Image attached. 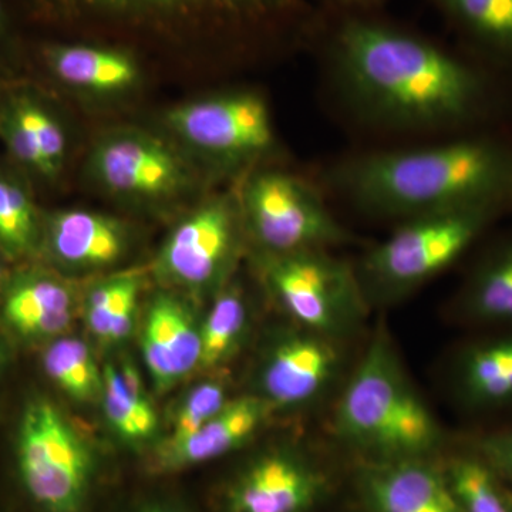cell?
<instances>
[{
  "mask_svg": "<svg viewBox=\"0 0 512 512\" xmlns=\"http://www.w3.org/2000/svg\"><path fill=\"white\" fill-rule=\"evenodd\" d=\"M340 100L367 124L450 136L507 126L512 77L382 10H316L311 36Z\"/></svg>",
  "mask_w": 512,
  "mask_h": 512,
  "instance_id": "cell-1",
  "label": "cell"
},
{
  "mask_svg": "<svg viewBox=\"0 0 512 512\" xmlns=\"http://www.w3.org/2000/svg\"><path fill=\"white\" fill-rule=\"evenodd\" d=\"M325 184L356 210L402 221L463 205L512 204V126L346 158L329 168Z\"/></svg>",
  "mask_w": 512,
  "mask_h": 512,
  "instance_id": "cell-2",
  "label": "cell"
},
{
  "mask_svg": "<svg viewBox=\"0 0 512 512\" xmlns=\"http://www.w3.org/2000/svg\"><path fill=\"white\" fill-rule=\"evenodd\" d=\"M60 23L171 43L254 46L309 37L306 0H39Z\"/></svg>",
  "mask_w": 512,
  "mask_h": 512,
  "instance_id": "cell-3",
  "label": "cell"
},
{
  "mask_svg": "<svg viewBox=\"0 0 512 512\" xmlns=\"http://www.w3.org/2000/svg\"><path fill=\"white\" fill-rule=\"evenodd\" d=\"M333 424L343 443L373 463L426 458L443 437L386 332L367 346L340 396Z\"/></svg>",
  "mask_w": 512,
  "mask_h": 512,
  "instance_id": "cell-4",
  "label": "cell"
},
{
  "mask_svg": "<svg viewBox=\"0 0 512 512\" xmlns=\"http://www.w3.org/2000/svg\"><path fill=\"white\" fill-rule=\"evenodd\" d=\"M508 214V202H483L404 220L355 266L367 303L396 302L410 295L446 271Z\"/></svg>",
  "mask_w": 512,
  "mask_h": 512,
  "instance_id": "cell-5",
  "label": "cell"
},
{
  "mask_svg": "<svg viewBox=\"0 0 512 512\" xmlns=\"http://www.w3.org/2000/svg\"><path fill=\"white\" fill-rule=\"evenodd\" d=\"M254 261L272 298L301 328L338 340L365 318L369 303L355 266L329 249L255 251Z\"/></svg>",
  "mask_w": 512,
  "mask_h": 512,
  "instance_id": "cell-6",
  "label": "cell"
},
{
  "mask_svg": "<svg viewBox=\"0 0 512 512\" xmlns=\"http://www.w3.org/2000/svg\"><path fill=\"white\" fill-rule=\"evenodd\" d=\"M16 467L26 494L43 512H82L96 458L86 437L46 397H32L16 431Z\"/></svg>",
  "mask_w": 512,
  "mask_h": 512,
  "instance_id": "cell-7",
  "label": "cell"
},
{
  "mask_svg": "<svg viewBox=\"0 0 512 512\" xmlns=\"http://www.w3.org/2000/svg\"><path fill=\"white\" fill-rule=\"evenodd\" d=\"M238 200L255 251L286 254L349 241L318 188L298 175L256 168L245 177Z\"/></svg>",
  "mask_w": 512,
  "mask_h": 512,
  "instance_id": "cell-8",
  "label": "cell"
},
{
  "mask_svg": "<svg viewBox=\"0 0 512 512\" xmlns=\"http://www.w3.org/2000/svg\"><path fill=\"white\" fill-rule=\"evenodd\" d=\"M165 124L194 153L224 171H254L278 146L268 103L251 90L181 104L165 114Z\"/></svg>",
  "mask_w": 512,
  "mask_h": 512,
  "instance_id": "cell-9",
  "label": "cell"
},
{
  "mask_svg": "<svg viewBox=\"0 0 512 512\" xmlns=\"http://www.w3.org/2000/svg\"><path fill=\"white\" fill-rule=\"evenodd\" d=\"M247 232L237 194L202 202L165 239L154 272L164 284L217 295L229 284Z\"/></svg>",
  "mask_w": 512,
  "mask_h": 512,
  "instance_id": "cell-10",
  "label": "cell"
},
{
  "mask_svg": "<svg viewBox=\"0 0 512 512\" xmlns=\"http://www.w3.org/2000/svg\"><path fill=\"white\" fill-rule=\"evenodd\" d=\"M87 173L101 190L140 204L173 201L190 187V167L160 138L138 130L113 131L94 144Z\"/></svg>",
  "mask_w": 512,
  "mask_h": 512,
  "instance_id": "cell-11",
  "label": "cell"
},
{
  "mask_svg": "<svg viewBox=\"0 0 512 512\" xmlns=\"http://www.w3.org/2000/svg\"><path fill=\"white\" fill-rule=\"evenodd\" d=\"M335 342L301 326L282 333L266 349L255 394L274 410L316 402L338 376L340 355Z\"/></svg>",
  "mask_w": 512,
  "mask_h": 512,
  "instance_id": "cell-12",
  "label": "cell"
},
{
  "mask_svg": "<svg viewBox=\"0 0 512 512\" xmlns=\"http://www.w3.org/2000/svg\"><path fill=\"white\" fill-rule=\"evenodd\" d=\"M325 480L308 457L292 448L259 454L242 468L225 494L227 512H308Z\"/></svg>",
  "mask_w": 512,
  "mask_h": 512,
  "instance_id": "cell-13",
  "label": "cell"
},
{
  "mask_svg": "<svg viewBox=\"0 0 512 512\" xmlns=\"http://www.w3.org/2000/svg\"><path fill=\"white\" fill-rule=\"evenodd\" d=\"M130 248V228L110 215L84 210L43 215L40 254L60 271H104L123 261Z\"/></svg>",
  "mask_w": 512,
  "mask_h": 512,
  "instance_id": "cell-14",
  "label": "cell"
},
{
  "mask_svg": "<svg viewBox=\"0 0 512 512\" xmlns=\"http://www.w3.org/2000/svg\"><path fill=\"white\" fill-rule=\"evenodd\" d=\"M140 345L154 389L167 392L200 369L201 323L180 296L158 292L144 313Z\"/></svg>",
  "mask_w": 512,
  "mask_h": 512,
  "instance_id": "cell-15",
  "label": "cell"
},
{
  "mask_svg": "<svg viewBox=\"0 0 512 512\" xmlns=\"http://www.w3.org/2000/svg\"><path fill=\"white\" fill-rule=\"evenodd\" d=\"M74 312L72 286L45 268L30 266L9 274L0 293L3 323L20 339L60 338L72 326Z\"/></svg>",
  "mask_w": 512,
  "mask_h": 512,
  "instance_id": "cell-16",
  "label": "cell"
},
{
  "mask_svg": "<svg viewBox=\"0 0 512 512\" xmlns=\"http://www.w3.org/2000/svg\"><path fill=\"white\" fill-rule=\"evenodd\" d=\"M47 70L70 89L90 96L131 92L143 69L133 50L94 40H53L40 49Z\"/></svg>",
  "mask_w": 512,
  "mask_h": 512,
  "instance_id": "cell-17",
  "label": "cell"
},
{
  "mask_svg": "<svg viewBox=\"0 0 512 512\" xmlns=\"http://www.w3.org/2000/svg\"><path fill=\"white\" fill-rule=\"evenodd\" d=\"M0 138L10 156L33 177L53 183L67 157L66 131L49 107L29 92L0 104Z\"/></svg>",
  "mask_w": 512,
  "mask_h": 512,
  "instance_id": "cell-18",
  "label": "cell"
},
{
  "mask_svg": "<svg viewBox=\"0 0 512 512\" xmlns=\"http://www.w3.org/2000/svg\"><path fill=\"white\" fill-rule=\"evenodd\" d=\"M272 412L274 409L255 393L229 399L190 439L160 448L156 470L174 473L228 456L254 439Z\"/></svg>",
  "mask_w": 512,
  "mask_h": 512,
  "instance_id": "cell-19",
  "label": "cell"
},
{
  "mask_svg": "<svg viewBox=\"0 0 512 512\" xmlns=\"http://www.w3.org/2000/svg\"><path fill=\"white\" fill-rule=\"evenodd\" d=\"M363 488L375 512H461L446 474L424 458L373 463Z\"/></svg>",
  "mask_w": 512,
  "mask_h": 512,
  "instance_id": "cell-20",
  "label": "cell"
},
{
  "mask_svg": "<svg viewBox=\"0 0 512 512\" xmlns=\"http://www.w3.org/2000/svg\"><path fill=\"white\" fill-rule=\"evenodd\" d=\"M456 309L467 322L512 328V229L478 256L458 291Z\"/></svg>",
  "mask_w": 512,
  "mask_h": 512,
  "instance_id": "cell-21",
  "label": "cell"
},
{
  "mask_svg": "<svg viewBox=\"0 0 512 512\" xmlns=\"http://www.w3.org/2000/svg\"><path fill=\"white\" fill-rule=\"evenodd\" d=\"M461 47L512 77V0H430Z\"/></svg>",
  "mask_w": 512,
  "mask_h": 512,
  "instance_id": "cell-22",
  "label": "cell"
},
{
  "mask_svg": "<svg viewBox=\"0 0 512 512\" xmlns=\"http://www.w3.org/2000/svg\"><path fill=\"white\" fill-rule=\"evenodd\" d=\"M100 400L111 430L124 443L138 446L156 437V407L148 397L140 373L130 362L107 363L103 367Z\"/></svg>",
  "mask_w": 512,
  "mask_h": 512,
  "instance_id": "cell-23",
  "label": "cell"
},
{
  "mask_svg": "<svg viewBox=\"0 0 512 512\" xmlns=\"http://www.w3.org/2000/svg\"><path fill=\"white\" fill-rule=\"evenodd\" d=\"M461 399L476 409L512 403V332L471 346L457 369Z\"/></svg>",
  "mask_w": 512,
  "mask_h": 512,
  "instance_id": "cell-24",
  "label": "cell"
},
{
  "mask_svg": "<svg viewBox=\"0 0 512 512\" xmlns=\"http://www.w3.org/2000/svg\"><path fill=\"white\" fill-rule=\"evenodd\" d=\"M141 279L117 275L93 285L83 302V318L90 333L104 345L130 338L136 325Z\"/></svg>",
  "mask_w": 512,
  "mask_h": 512,
  "instance_id": "cell-25",
  "label": "cell"
},
{
  "mask_svg": "<svg viewBox=\"0 0 512 512\" xmlns=\"http://www.w3.org/2000/svg\"><path fill=\"white\" fill-rule=\"evenodd\" d=\"M43 214L18 174L0 168V254L23 261L40 254Z\"/></svg>",
  "mask_w": 512,
  "mask_h": 512,
  "instance_id": "cell-26",
  "label": "cell"
},
{
  "mask_svg": "<svg viewBox=\"0 0 512 512\" xmlns=\"http://www.w3.org/2000/svg\"><path fill=\"white\" fill-rule=\"evenodd\" d=\"M249 308L244 292L229 282L215 295L207 318L201 323V370H214L237 355L247 338Z\"/></svg>",
  "mask_w": 512,
  "mask_h": 512,
  "instance_id": "cell-27",
  "label": "cell"
},
{
  "mask_svg": "<svg viewBox=\"0 0 512 512\" xmlns=\"http://www.w3.org/2000/svg\"><path fill=\"white\" fill-rule=\"evenodd\" d=\"M43 369L53 384L77 403H94L103 392V369L84 340L63 335L47 343Z\"/></svg>",
  "mask_w": 512,
  "mask_h": 512,
  "instance_id": "cell-28",
  "label": "cell"
},
{
  "mask_svg": "<svg viewBox=\"0 0 512 512\" xmlns=\"http://www.w3.org/2000/svg\"><path fill=\"white\" fill-rule=\"evenodd\" d=\"M461 512H512V495L480 454L454 458L446 473Z\"/></svg>",
  "mask_w": 512,
  "mask_h": 512,
  "instance_id": "cell-29",
  "label": "cell"
},
{
  "mask_svg": "<svg viewBox=\"0 0 512 512\" xmlns=\"http://www.w3.org/2000/svg\"><path fill=\"white\" fill-rule=\"evenodd\" d=\"M227 387L220 380H204L185 394L171 421L170 434L160 448L190 439L228 403Z\"/></svg>",
  "mask_w": 512,
  "mask_h": 512,
  "instance_id": "cell-30",
  "label": "cell"
},
{
  "mask_svg": "<svg viewBox=\"0 0 512 512\" xmlns=\"http://www.w3.org/2000/svg\"><path fill=\"white\" fill-rule=\"evenodd\" d=\"M477 453L512 485V429L490 434L477 443Z\"/></svg>",
  "mask_w": 512,
  "mask_h": 512,
  "instance_id": "cell-31",
  "label": "cell"
},
{
  "mask_svg": "<svg viewBox=\"0 0 512 512\" xmlns=\"http://www.w3.org/2000/svg\"><path fill=\"white\" fill-rule=\"evenodd\" d=\"M387 0H320L322 8L333 10H382Z\"/></svg>",
  "mask_w": 512,
  "mask_h": 512,
  "instance_id": "cell-32",
  "label": "cell"
},
{
  "mask_svg": "<svg viewBox=\"0 0 512 512\" xmlns=\"http://www.w3.org/2000/svg\"><path fill=\"white\" fill-rule=\"evenodd\" d=\"M10 36V18L5 2L0 0V47L8 42Z\"/></svg>",
  "mask_w": 512,
  "mask_h": 512,
  "instance_id": "cell-33",
  "label": "cell"
},
{
  "mask_svg": "<svg viewBox=\"0 0 512 512\" xmlns=\"http://www.w3.org/2000/svg\"><path fill=\"white\" fill-rule=\"evenodd\" d=\"M137 512H184L181 510H178V508L170 507V505H150V507L143 508V510L137 511Z\"/></svg>",
  "mask_w": 512,
  "mask_h": 512,
  "instance_id": "cell-34",
  "label": "cell"
},
{
  "mask_svg": "<svg viewBox=\"0 0 512 512\" xmlns=\"http://www.w3.org/2000/svg\"><path fill=\"white\" fill-rule=\"evenodd\" d=\"M6 262H8V259H6L5 256L0 254V293H2L3 286H5L9 276V272L6 271Z\"/></svg>",
  "mask_w": 512,
  "mask_h": 512,
  "instance_id": "cell-35",
  "label": "cell"
},
{
  "mask_svg": "<svg viewBox=\"0 0 512 512\" xmlns=\"http://www.w3.org/2000/svg\"><path fill=\"white\" fill-rule=\"evenodd\" d=\"M6 365H8V350H6L5 345L0 340V375H2Z\"/></svg>",
  "mask_w": 512,
  "mask_h": 512,
  "instance_id": "cell-36",
  "label": "cell"
}]
</instances>
